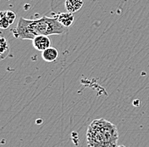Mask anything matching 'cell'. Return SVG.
Returning a JSON list of instances; mask_svg holds the SVG:
<instances>
[{
	"mask_svg": "<svg viewBox=\"0 0 149 147\" xmlns=\"http://www.w3.org/2000/svg\"><path fill=\"white\" fill-rule=\"evenodd\" d=\"M58 56V52L54 47H50L42 52V57L46 62H54Z\"/></svg>",
	"mask_w": 149,
	"mask_h": 147,
	"instance_id": "obj_4",
	"label": "cell"
},
{
	"mask_svg": "<svg viewBox=\"0 0 149 147\" xmlns=\"http://www.w3.org/2000/svg\"><path fill=\"white\" fill-rule=\"evenodd\" d=\"M84 0H65V9L68 12L74 13L81 9Z\"/></svg>",
	"mask_w": 149,
	"mask_h": 147,
	"instance_id": "obj_5",
	"label": "cell"
},
{
	"mask_svg": "<svg viewBox=\"0 0 149 147\" xmlns=\"http://www.w3.org/2000/svg\"><path fill=\"white\" fill-rule=\"evenodd\" d=\"M7 1H9V0H7Z\"/></svg>",
	"mask_w": 149,
	"mask_h": 147,
	"instance_id": "obj_11",
	"label": "cell"
},
{
	"mask_svg": "<svg viewBox=\"0 0 149 147\" xmlns=\"http://www.w3.org/2000/svg\"><path fill=\"white\" fill-rule=\"evenodd\" d=\"M51 40L48 36L45 35H39L32 40V44L34 49H36L38 51H44L45 49L51 47Z\"/></svg>",
	"mask_w": 149,
	"mask_h": 147,
	"instance_id": "obj_3",
	"label": "cell"
},
{
	"mask_svg": "<svg viewBox=\"0 0 149 147\" xmlns=\"http://www.w3.org/2000/svg\"><path fill=\"white\" fill-rule=\"evenodd\" d=\"M117 147H125V146H118Z\"/></svg>",
	"mask_w": 149,
	"mask_h": 147,
	"instance_id": "obj_10",
	"label": "cell"
},
{
	"mask_svg": "<svg viewBox=\"0 0 149 147\" xmlns=\"http://www.w3.org/2000/svg\"><path fill=\"white\" fill-rule=\"evenodd\" d=\"M3 15L6 16V18L9 20V21L10 22V24H13L16 19V15L15 12L10 11V10H7V11H3Z\"/></svg>",
	"mask_w": 149,
	"mask_h": 147,
	"instance_id": "obj_9",
	"label": "cell"
},
{
	"mask_svg": "<svg viewBox=\"0 0 149 147\" xmlns=\"http://www.w3.org/2000/svg\"><path fill=\"white\" fill-rule=\"evenodd\" d=\"M14 36L21 40L31 39L39 35H61L68 32V27L58 22L57 17L42 16L38 20H27L19 17L17 26L12 29Z\"/></svg>",
	"mask_w": 149,
	"mask_h": 147,
	"instance_id": "obj_1",
	"label": "cell"
},
{
	"mask_svg": "<svg viewBox=\"0 0 149 147\" xmlns=\"http://www.w3.org/2000/svg\"><path fill=\"white\" fill-rule=\"evenodd\" d=\"M74 17L73 13L66 12V13H61L58 15V20L59 23H61L65 27H69L72 25L74 22Z\"/></svg>",
	"mask_w": 149,
	"mask_h": 147,
	"instance_id": "obj_6",
	"label": "cell"
},
{
	"mask_svg": "<svg viewBox=\"0 0 149 147\" xmlns=\"http://www.w3.org/2000/svg\"><path fill=\"white\" fill-rule=\"evenodd\" d=\"M10 52V47H9V41L4 37H1L0 38V55L1 59L3 60L6 57H8Z\"/></svg>",
	"mask_w": 149,
	"mask_h": 147,
	"instance_id": "obj_7",
	"label": "cell"
},
{
	"mask_svg": "<svg viewBox=\"0 0 149 147\" xmlns=\"http://www.w3.org/2000/svg\"><path fill=\"white\" fill-rule=\"evenodd\" d=\"M10 22L9 21V20L6 18V16L3 15V11L0 13V27L3 29H7L10 26Z\"/></svg>",
	"mask_w": 149,
	"mask_h": 147,
	"instance_id": "obj_8",
	"label": "cell"
},
{
	"mask_svg": "<svg viewBox=\"0 0 149 147\" xmlns=\"http://www.w3.org/2000/svg\"><path fill=\"white\" fill-rule=\"evenodd\" d=\"M90 147H117L119 133L115 125L103 118L93 121L86 132Z\"/></svg>",
	"mask_w": 149,
	"mask_h": 147,
	"instance_id": "obj_2",
	"label": "cell"
}]
</instances>
